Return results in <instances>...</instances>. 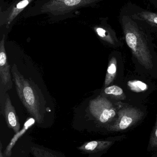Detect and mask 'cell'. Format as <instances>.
<instances>
[{
  "mask_svg": "<svg viewBox=\"0 0 157 157\" xmlns=\"http://www.w3.org/2000/svg\"><path fill=\"white\" fill-rule=\"evenodd\" d=\"M3 101V114L6 124L16 134L18 133L20 128L19 119L7 92L5 93Z\"/></svg>",
  "mask_w": 157,
  "mask_h": 157,
  "instance_id": "10",
  "label": "cell"
},
{
  "mask_svg": "<svg viewBox=\"0 0 157 157\" xmlns=\"http://www.w3.org/2000/svg\"><path fill=\"white\" fill-rule=\"evenodd\" d=\"M104 92L107 95H112L116 97L123 96L124 91L122 89L117 86H112L106 87Z\"/></svg>",
  "mask_w": 157,
  "mask_h": 157,
  "instance_id": "16",
  "label": "cell"
},
{
  "mask_svg": "<svg viewBox=\"0 0 157 157\" xmlns=\"http://www.w3.org/2000/svg\"><path fill=\"white\" fill-rule=\"evenodd\" d=\"M143 115V113L137 108L125 107L118 112L117 120L107 128L111 132L124 131L140 121Z\"/></svg>",
  "mask_w": 157,
  "mask_h": 157,
  "instance_id": "6",
  "label": "cell"
},
{
  "mask_svg": "<svg viewBox=\"0 0 157 157\" xmlns=\"http://www.w3.org/2000/svg\"><path fill=\"white\" fill-rule=\"evenodd\" d=\"M147 150L148 151H157V116L155 126L150 136Z\"/></svg>",
  "mask_w": 157,
  "mask_h": 157,
  "instance_id": "15",
  "label": "cell"
},
{
  "mask_svg": "<svg viewBox=\"0 0 157 157\" xmlns=\"http://www.w3.org/2000/svg\"><path fill=\"white\" fill-rule=\"evenodd\" d=\"M128 87L134 92H141L145 91L147 89V85L140 80H131L127 83Z\"/></svg>",
  "mask_w": 157,
  "mask_h": 157,
  "instance_id": "14",
  "label": "cell"
},
{
  "mask_svg": "<svg viewBox=\"0 0 157 157\" xmlns=\"http://www.w3.org/2000/svg\"><path fill=\"white\" fill-rule=\"evenodd\" d=\"M11 71L18 94L23 105L37 122L41 123L44 116V103L37 87L19 73L15 64L12 66Z\"/></svg>",
  "mask_w": 157,
  "mask_h": 157,
  "instance_id": "3",
  "label": "cell"
},
{
  "mask_svg": "<svg viewBox=\"0 0 157 157\" xmlns=\"http://www.w3.org/2000/svg\"><path fill=\"white\" fill-rule=\"evenodd\" d=\"M117 62L113 57L110 61L105 80V87H108L114 80L117 74Z\"/></svg>",
  "mask_w": 157,
  "mask_h": 157,
  "instance_id": "13",
  "label": "cell"
},
{
  "mask_svg": "<svg viewBox=\"0 0 157 157\" xmlns=\"http://www.w3.org/2000/svg\"><path fill=\"white\" fill-rule=\"evenodd\" d=\"M0 157H5L3 153H2V142H0Z\"/></svg>",
  "mask_w": 157,
  "mask_h": 157,
  "instance_id": "18",
  "label": "cell"
},
{
  "mask_svg": "<svg viewBox=\"0 0 157 157\" xmlns=\"http://www.w3.org/2000/svg\"><path fill=\"white\" fill-rule=\"evenodd\" d=\"M121 11L143 24L149 30L157 31V13L144 9L131 2L126 3Z\"/></svg>",
  "mask_w": 157,
  "mask_h": 157,
  "instance_id": "5",
  "label": "cell"
},
{
  "mask_svg": "<svg viewBox=\"0 0 157 157\" xmlns=\"http://www.w3.org/2000/svg\"><path fill=\"white\" fill-rule=\"evenodd\" d=\"M105 0H37L23 13L25 18L46 14L53 22L74 17L77 10L92 7Z\"/></svg>",
  "mask_w": 157,
  "mask_h": 157,
  "instance_id": "2",
  "label": "cell"
},
{
  "mask_svg": "<svg viewBox=\"0 0 157 157\" xmlns=\"http://www.w3.org/2000/svg\"><path fill=\"white\" fill-rule=\"evenodd\" d=\"M114 143L112 140L105 141H92L86 142L77 149L86 154L99 153L108 149Z\"/></svg>",
  "mask_w": 157,
  "mask_h": 157,
  "instance_id": "11",
  "label": "cell"
},
{
  "mask_svg": "<svg viewBox=\"0 0 157 157\" xmlns=\"http://www.w3.org/2000/svg\"><path fill=\"white\" fill-rule=\"evenodd\" d=\"M37 0H14L7 6L0 9L1 29L8 30L20 15Z\"/></svg>",
  "mask_w": 157,
  "mask_h": 157,
  "instance_id": "4",
  "label": "cell"
},
{
  "mask_svg": "<svg viewBox=\"0 0 157 157\" xmlns=\"http://www.w3.org/2000/svg\"><path fill=\"white\" fill-rule=\"evenodd\" d=\"M108 17H100L99 23L93 27V29L98 36L105 42L112 46H120V42L116 32L108 23Z\"/></svg>",
  "mask_w": 157,
  "mask_h": 157,
  "instance_id": "9",
  "label": "cell"
},
{
  "mask_svg": "<svg viewBox=\"0 0 157 157\" xmlns=\"http://www.w3.org/2000/svg\"><path fill=\"white\" fill-rule=\"evenodd\" d=\"M152 157H157V153L155 154L154 155L152 156Z\"/></svg>",
  "mask_w": 157,
  "mask_h": 157,
  "instance_id": "19",
  "label": "cell"
},
{
  "mask_svg": "<svg viewBox=\"0 0 157 157\" xmlns=\"http://www.w3.org/2000/svg\"><path fill=\"white\" fill-rule=\"evenodd\" d=\"M119 21L126 44L133 55L143 67L147 70H151L153 67V61L149 48V29L121 11Z\"/></svg>",
  "mask_w": 157,
  "mask_h": 157,
  "instance_id": "1",
  "label": "cell"
},
{
  "mask_svg": "<svg viewBox=\"0 0 157 157\" xmlns=\"http://www.w3.org/2000/svg\"><path fill=\"white\" fill-rule=\"evenodd\" d=\"M89 110L92 116L102 124L111 121L116 115L112 103L108 99L101 96L90 101Z\"/></svg>",
  "mask_w": 157,
  "mask_h": 157,
  "instance_id": "7",
  "label": "cell"
},
{
  "mask_svg": "<svg viewBox=\"0 0 157 157\" xmlns=\"http://www.w3.org/2000/svg\"><path fill=\"white\" fill-rule=\"evenodd\" d=\"M5 33H3L0 42V78L1 85L3 87L4 90L7 91L12 89L13 82L11 79L10 66L5 47Z\"/></svg>",
  "mask_w": 157,
  "mask_h": 157,
  "instance_id": "8",
  "label": "cell"
},
{
  "mask_svg": "<svg viewBox=\"0 0 157 157\" xmlns=\"http://www.w3.org/2000/svg\"><path fill=\"white\" fill-rule=\"evenodd\" d=\"M30 152L34 157H65L61 153L42 146H33Z\"/></svg>",
  "mask_w": 157,
  "mask_h": 157,
  "instance_id": "12",
  "label": "cell"
},
{
  "mask_svg": "<svg viewBox=\"0 0 157 157\" xmlns=\"http://www.w3.org/2000/svg\"><path fill=\"white\" fill-rule=\"evenodd\" d=\"M149 2L155 7L157 9V0H148Z\"/></svg>",
  "mask_w": 157,
  "mask_h": 157,
  "instance_id": "17",
  "label": "cell"
}]
</instances>
